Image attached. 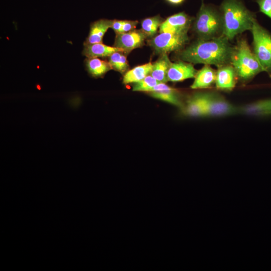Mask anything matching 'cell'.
Here are the masks:
<instances>
[{"instance_id": "obj_23", "label": "cell", "mask_w": 271, "mask_h": 271, "mask_svg": "<svg viewBox=\"0 0 271 271\" xmlns=\"http://www.w3.org/2000/svg\"><path fill=\"white\" fill-rule=\"evenodd\" d=\"M159 83L161 82L150 74L142 80L133 83L132 90L134 91L150 92L154 86Z\"/></svg>"}, {"instance_id": "obj_4", "label": "cell", "mask_w": 271, "mask_h": 271, "mask_svg": "<svg viewBox=\"0 0 271 271\" xmlns=\"http://www.w3.org/2000/svg\"><path fill=\"white\" fill-rule=\"evenodd\" d=\"M193 26L198 39H210L222 35V21L220 10L213 6L202 3Z\"/></svg>"}, {"instance_id": "obj_6", "label": "cell", "mask_w": 271, "mask_h": 271, "mask_svg": "<svg viewBox=\"0 0 271 271\" xmlns=\"http://www.w3.org/2000/svg\"><path fill=\"white\" fill-rule=\"evenodd\" d=\"M188 33H161L149 41L156 54L160 55L181 50L189 42Z\"/></svg>"}, {"instance_id": "obj_25", "label": "cell", "mask_w": 271, "mask_h": 271, "mask_svg": "<svg viewBox=\"0 0 271 271\" xmlns=\"http://www.w3.org/2000/svg\"><path fill=\"white\" fill-rule=\"evenodd\" d=\"M138 23L137 21L124 20L120 33L128 32L134 30Z\"/></svg>"}, {"instance_id": "obj_24", "label": "cell", "mask_w": 271, "mask_h": 271, "mask_svg": "<svg viewBox=\"0 0 271 271\" xmlns=\"http://www.w3.org/2000/svg\"><path fill=\"white\" fill-rule=\"evenodd\" d=\"M259 11L271 19V0H255Z\"/></svg>"}, {"instance_id": "obj_20", "label": "cell", "mask_w": 271, "mask_h": 271, "mask_svg": "<svg viewBox=\"0 0 271 271\" xmlns=\"http://www.w3.org/2000/svg\"><path fill=\"white\" fill-rule=\"evenodd\" d=\"M150 95L157 99H159L180 108L184 105L178 92L174 88L170 87L168 89L150 92Z\"/></svg>"}, {"instance_id": "obj_7", "label": "cell", "mask_w": 271, "mask_h": 271, "mask_svg": "<svg viewBox=\"0 0 271 271\" xmlns=\"http://www.w3.org/2000/svg\"><path fill=\"white\" fill-rule=\"evenodd\" d=\"M205 117H222L239 113L236 106L222 95L214 92H206L205 94Z\"/></svg>"}, {"instance_id": "obj_13", "label": "cell", "mask_w": 271, "mask_h": 271, "mask_svg": "<svg viewBox=\"0 0 271 271\" xmlns=\"http://www.w3.org/2000/svg\"><path fill=\"white\" fill-rule=\"evenodd\" d=\"M205 94L198 92L190 97L182 108L184 113L190 116L205 117Z\"/></svg>"}, {"instance_id": "obj_2", "label": "cell", "mask_w": 271, "mask_h": 271, "mask_svg": "<svg viewBox=\"0 0 271 271\" xmlns=\"http://www.w3.org/2000/svg\"><path fill=\"white\" fill-rule=\"evenodd\" d=\"M222 35L231 40L237 35L250 31L256 19L241 0H223L220 6Z\"/></svg>"}, {"instance_id": "obj_5", "label": "cell", "mask_w": 271, "mask_h": 271, "mask_svg": "<svg viewBox=\"0 0 271 271\" xmlns=\"http://www.w3.org/2000/svg\"><path fill=\"white\" fill-rule=\"evenodd\" d=\"M252 35L253 52L263 71L271 76V34L259 25L256 19L250 30Z\"/></svg>"}, {"instance_id": "obj_10", "label": "cell", "mask_w": 271, "mask_h": 271, "mask_svg": "<svg viewBox=\"0 0 271 271\" xmlns=\"http://www.w3.org/2000/svg\"><path fill=\"white\" fill-rule=\"evenodd\" d=\"M197 72L192 63L182 60L172 62L167 73L168 81L176 82L194 78Z\"/></svg>"}, {"instance_id": "obj_8", "label": "cell", "mask_w": 271, "mask_h": 271, "mask_svg": "<svg viewBox=\"0 0 271 271\" xmlns=\"http://www.w3.org/2000/svg\"><path fill=\"white\" fill-rule=\"evenodd\" d=\"M147 37L142 30L116 34L113 46L122 49L127 54L133 49L143 46Z\"/></svg>"}, {"instance_id": "obj_28", "label": "cell", "mask_w": 271, "mask_h": 271, "mask_svg": "<svg viewBox=\"0 0 271 271\" xmlns=\"http://www.w3.org/2000/svg\"><path fill=\"white\" fill-rule=\"evenodd\" d=\"M202 1H203V0H202Z\"/></svg>"}, {"instance_id": "obj_18", "label": "cell", "mask_w": 271, "mask_h": 271, "mask_svg": "<svg viewBox=\"0 0 271 271\" xmlns=\"http://www.w3.org/2000/svg\"><path fill=\"white\" fill-rule=\"evenodd\" d=\"M171 63L167 54L161 55L160 58L153 64L150 75L159 82L166 83L168 81L167 73Z\"/></svg>"}, {"instance_id": "obj_27", "label": "cell", "mask_w": 271, "mask_h": 271, "mask_svg": "<svg viewBox=\"0 0 271 271\" xmlns=\"http://www.w3.org/2000/svg\"><path fill=\"white\" fill-rule=\"evenodd\" d=\"M169 3L173 5H179L181 4L184 0H166Z\"/></svg>"}, {"instance_id": "obj_14", "label": "cell", "mask_w": 271, "mask_h": 271, "mask_svg": "<svg viewBox=\"0 0 271 271\" xmlns=\"http://www.w3.org/2000/svg\"><path fill=\"white\" fill-rule=\"evenodd\" d=\"M216 71L209 65H204L197 72L191 88L194 89H206L215 85Z\"/></svg>"}, {"instance_id": "obj_1", "label": "cell", "mask_w": 271, "mask_h": 271, "mask_svg": "<svg viewBox=\"0 0 271 271\" xmlns=\"http://www.w3.org/2000/svg\"><path fill=\"white\" fill-rule=\"evenodd\" d=\"M223 35L210 39H198L179 51L181 60L194 64L214 65L217 67L230 64L232 47Z\"/></svg>"}, {"instance_id": "obj_15", "label": "cell", "mask_w": 271, "mask_h": 271, "mask_svg": "<svg viewBox=\"0 0 271 271\" xmlns=\"http://www.w3.org/2000/svg\"><path fill=\"white\" fill-rule=\"evenodd\" d=\"M113 20L100 19L90 25V31L84 44L102 43L104 34L111 28Z\"/></svg>"}, {"instance_id": "obj_22", "label": "cell", "mask_w": 271, "mask_h": 271, "mask_svg": "<svg viewBox=\"0 0 271 271\" xmlns=\"http://www.w3.org/2000/svg\"><path fill=\"white\" fill-rule=\"evenodd\" d=\"M162 22L159 15L145 19L142 22V30L147 36L152 37L156 34Z\"/></svg>"}, {"instance_id": "obj_17", "label": "cell", "mask_w": 271, "mask_h": 271, "mask_svg": "<svg viewBox=\"0 0 271 271\" xmlns=\"http://www.w3.org/2000/svg\"><path fill=\"white\" fill-rule=\"evenodd\" d=\"M153 68V63L149 62L137 66L125 72L122 83L124 84L138 82L150 74Z\"/></svg>"}, {"instance_id": "obj_9", "label": "cell", "mask_w": 271, "mask_h": 271, "mask_svg": "<svg viewBox=\"0 0 271 271\" xmlns=\"http://www.w3.org/2000/svg\"><path fill=\"white\" fill-rule=\"evenodd\" d=\"M192 21V19L184 12L175 14L162 23L159 32L188 33Z\"/></svg>"}, {"instance_id": "obj_11", "label": "cell", "mask_w": 271, "mask_h": 271, "mask_svg": "<svg viewBox=\"0 0 271 271\" xmlns=\"http://www.w3.org/2000/svg\"><path fill=\"white\" fill-rule=\"evenodd\" d=\"M238 80L235 71L231 64L218 67L216 71V88L220 90L230 91L235 87Z\"/></svg>"}, {"instance_id": "obj_26", "label": "cell", "mask_w": 271, "mask_h": 271, "mask_svg": "<svg viewBox=\"0 0 271 271\" xmlns=\"http://www.w3.org/2000/svg\"><path fill=\"white\" fill-rule=\"evenodd\" d=\"M124 20H113L111 28L116 34L120 33Z\"/></svg>"}, {"instance_id": "obj_19", "label": "cell", "mask_w": 271, "mask_h": 271, "mask_svg": "<svg viewBox=\"0 0 271 271\" xmlns=\"http://www.w3.org/2000/svg\"><path fill=\"white\" fill-rule=\"evenodd\" d=\"M85 63L87 71L94 77H101L112 69L108 61L98 58H87Z\"/></svg>"}, {"instance_id": "obj_3", "label": "cell", "mask_w": 271, "mask_h": 271, "mask_svg": "<svg viewBox=\"0 0 271 271\" xmlns=\"http://www.w3.org/2000/svg\"><path fill=\"white\" fill-rule=\"evenodd\" d=\"M230 64L233 67L238 80L243 83H248L263 70L247 44L240 40L233 47Z\"/></svg>"}, {"instance_id": "obj_21", "label": "cell", "mask_w": 271, "mask_h": 271, "mask_svg": "<svg viewBox=\"0 0 271 271\" xmlns=\"http://www.w3.org/2000/svg\"><path fill=\"white\" fill-rule=\"evenodd\" d=\"M126 54L122 51H117L108 57V62L112 69L121 73H124L129 66Z\"/></svg>"}, {"instance_id": "obj_16", "label": "cell", "mask_w": 271, "mask_h": 271, "mask_svg": "<svg viewBox=\"0 0 271 271\" xmlns=\"http://www.w3.org/2000/svg\"><path fill=\"white\" fill-rule=\"evenodd\" d=\"M117 51L123 52V50L114 46L106 45L102 43L91 44H84L82 54L86 58L109 57Z\"/></svg>"}, {"instance_id": "obj_12", "label": "cell", "mask_w": 271, "mask_h": 271, "mask_svg": "<svg viewBox=\"0 0 271 271\" xmlns=\"http://www.w3.org/2000/svg\"><path fill=\"white\" fill-rule=\"evenodd\" d=\"M239 113L259 117L271 115V99L260 100L239 106Z\"/></svg>"}]
</instances>
